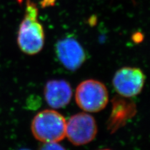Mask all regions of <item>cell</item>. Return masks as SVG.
Segmentation results:
<instances>
[{"instance_id": "obj_1", "label": "cell", "mask_w": 150, "mask_h": 150, "mask_svg": "<svg viewBox=\"0 0 150 150\" xmlns=\"http://www.w3.org/2000/svg\"><path fill=\"white\" fill-rule=\"evenodd\" d=\"M45 31L38 20V8L31 0H26L24 18L18 32L19 48L28 55L36 54L45 45Z\"/></svg>"}, {"instance_id": "obj_2", "label": "cell", "mask_w": 150, "mask_h": 150, "mask_svg": "<svg viewBox=\"0 0 150 150\" xmlns=\"http://www.w3.org/2000/svg\"><path fill=\"white\" fill-rule=\"evenodd\" d=\"M67 121L58 111L46 110L38 112L31 122L34 137L41 142L58 143L66 137Z\"/></svg>"}, {"instance_id": "obj_3", "label": "cell", "mask_w": 150, "mask_h": 150, "mask_svg": "<svg viewBox=\"0 0 150 150\" xmlns=\"http://www.w3.org/2000/svg\"><path fill=\"white\" fill-rule=\"evenodd\" d=\"M75 100L83 111L99 112L104 109L108 103V91L103 83L95 79H87L78 86Z\"/></svg>"}, {"instance_id": "obj_4", "label": "cell", "mask_w": 150, "mask_h": 150, "mask_svg": "<svg viewBox=\"0 0 150 150\" xmlns=\"http://www.w3.org/2000/svg\"><path fill=\"white\" fill-rule=\"evenodd\" d=\"M97 132L95 119L86 112L74 115L66 123V137L75 146L91 142L96 137Z\"/></svg>"}, {"instance_id": "obj_5", "label": "cell", "mask_w": 150, "mask_h": 150, "mask_svg": "<svg viewBox=\"0 0 150 150\" xmlns=\"http://www.w3.org/2000/svg\"><path fill=\"white\" fill-rule=\"evenodd\" d=\"M145 76L139 68L123 67L117 71L112 78V85L120 95L132 98L142 92Z\"/></svg>"}, {"instance_id": "obj_6", "label": "cell", "mask_w": 150, "mask_h": 150, "mask_svg": "<svg viewBox=\"0 0 150 150\" xmlns=\"http://www.w3.org/2000/svg\"><path fill=\"white\" fill-rule=\"evenodd\" d=\"M55 52L60 63L69 71L78 69L86 59L83 46L72 37L64 38L56 42Z\"/></svg>"}, {"instance_id": "obj_7", "label": "cell", "mask_w": 150, "mask_h": 150, "mask_svg": "<svg viewBox=\"0 0 150 150\" xmlns=\"http://www.w3.org/2000/svg\"><path fill=\"white\" fill-rule=\"evenodd\" d=\"M44 95L46 103L55 109L67 106L72 97V89L68 82L62 79L50 80L46 83Z\"/></svg>"}, {"instance_id": "obj_8", "label": "cell", "mask_w": 150, "mask_h": 150, "mask_svg": "<svg viewBox=\"0 0 150 150\" xmlns=\"http://www.w3.org/2000/svg\"><path fill=\"white\" fill-rule=\"evenodd\" d=\"M136 106L133 103L115 98L112 100V111L109 120V129L116 131L120 128L134 116Z\"/></svg>"}, {"instance_id": "obj_9", "label": "cell", "mask_w": 150, "mask_h": 150, "mask_svg": "<svg viewBox=\"0 0 150 150\" xmlns=\"http://www.w3.org/2000/svg\"><path fill=\"white\" fill-rule=\"evenodd\" d=\"M40 150H66L65 148L58 143H45L41 146Z\"/></svg>"}, {"instance_id": "obj_10", "label": "cell", "mask_w": 150, "mask_h": 150, "mask_svg": "<svg viewBox=\"0 0 150 150\" xmlns=\"http://www.w3.org/2000/svg\"><path fill=\"white\" fill-rule=\"evenodd\" d=\"M19 150H31L29 149H19Z\"/></svg>"}, {"instance_id": "obj_11", "label": "cell", "mask_w": 150, "mask_h": 150, "mask_svg": "<svg viewBox=\"0 0 150 150\" xmlns=\"http://www.w3.org/2000/svg\"><path fill=\"white\" fill-rule=\"evenodd\" d=\"M18 1H19V2H20V3L22 2V0H18Z\"/></svg>"}, {"instance_id": "obj_12", "label": "cell", "mask_w": 150, "mask_h": 150, "mask_svg": "<svg viewBox=\"0 0 150 150\" xmlns=\"http://www.w3.org/2000/svg\"><path fill=\"white\" fill-rule=\"evenodd\" d=\"M101 150H110V149H101Z\"/></svg>"}]
</instances>
